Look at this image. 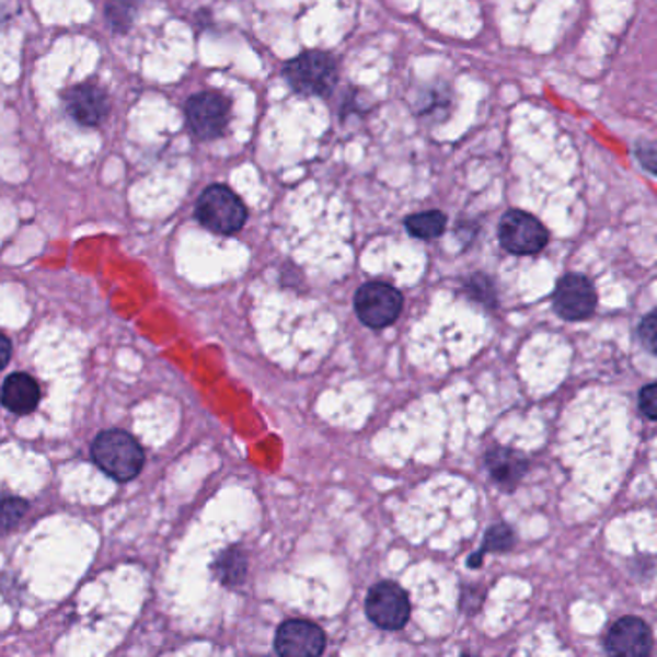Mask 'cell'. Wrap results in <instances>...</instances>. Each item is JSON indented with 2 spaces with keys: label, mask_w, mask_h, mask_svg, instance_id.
Here are the masks:
<instances>
[{
  "label": "cell",
  "mask_w": 657,
  "mask_h": 657,
  "mask_svg": "<svg viewBox=\"0 0 657 657\" xmlns=\"http://www.w3.org/2000/svg\"><path fill=\"white\" fill-rule=\"evenodd\" d=\"M91 456L96 466L118 482H128L141 473L145 465V451L139 441L122 430H105L99 434Z\"/></svg>",
  "instance_id": "1"
},
{
  "label": "cell",
  "mask_w": 657,
  "mask_h": 657,
  "mask_svg": "<svg viewBox=\"0 0 657 657\" xmlns=\"http://www.w3.org/2000/svg\"><path fill=\"white\" fill-rule=\"evenodd\" d=\"M284 78L299 95L328 96L337 83L336 58L322 50H306L286 62Z\"/></svg>",
  "instance_id": "2"
},
{
  "label": "cell",
  "mask_w": 657,
  "mask_h": 657,
  "mask_svg": "<svg viewBox=\"0 0 657 657\" xmlns=\"http://www.w3.org/2000/svg\"><path fill=\"white\" fill-rule=\"evenodd\" d=\"M195 215L207 230L222 235L240 232L247 222V209L243 200L230 187L220 184L210 185L200 193Z\"/></svg>",
  "instance_id": "3"
},
{
  "label": "cell",
  "mask_w": 657,
  "mask_h": 657,
  "mask_svg": "<svg viewBox=\"0 0 657 657\" xmlns=\"http://www.w3.org/2000/svg\"><path fill=\"white\" fill-rule=\"evenodd\" d=\"M497 238L502 247L511 255H537L550 241L545 226L525 210H507L499 226Z\"/></svg>",
  "instance_id": "4"
},
{
  "label": "cell",
  "mask_w": 657,
  "mask_h": 657,
  "mask_svg": "<svg viewBox=\"0 0 657 657\" xmlns=\"http://www.w3.org/2000/svg\"><path fill=\"white\" fill-rule=\"evenodd\" d=\"M403 309L400 291L384 281H369L355 296V311L369 328H385L395 322Z\"/></svg>",
  "instance_id": "5"
},
{
  "label": "cell",
  "mask_w": 657,
  "mask_h": 657,
  "mask_svg": "<svg viewBox=\"0 0 657 657\" xmlns=\"http://www.w3.org/2000/svg\"><path fill=\"white\" fill-rule=\"evenodd\" d=\"M185 120L197 139H217L230 124V101L210 91L197 93L185 103Z\"/></svg>",
  "instance_id": "6"
},
{
  "label": "cell",
  "mask_w": 657,
  "mask_h": 657,
  "mask_svg": "<svg viewBox=\"0 0 657 657\" xmlns=\"http://www.w3.org/2000/svg\"><path fill=\"white\" fill-rule=\"evenodd\" d=\"M370 621L384 631H400L411 618L410 596L395 583L384 580L372 586L365 601Z\"/></svg>",
  "instance_id": "7"
},
{
  "label": "cell",
  "mask_w": 657,
  "mask_h": 657,
  "mask_svg": "<svg viewBox=\"0 0 657 657\" xmlns=\"http://www.w3.org/2000/svg\"><path fill=\"white\" fill-rule=\"evenodd\" d=\"M598 307L592 281L583 274H567L557 281L553 293V309L565 321H585Z\"/></svg>",
  "instance_id": "8"
},
{
  "label": "cell",
  "mask_w": 657,
  "mask_h": 657,
  "mask_svg": "<svg viewBox=\"0 0 657 657\" xmlns=\"http://www.w3.org/2000/svg\"><path fill=\"white\" fill-rule=\"evenodd\" d=\"M274 646L284 657H316L326 648V634L311 621L291 619L278 629Z\"/></svg>",
  "instance_id": "9"
},
{
  "label": "cell",
  "mask_w": 657,
  "mask_h": 657,
  "mask_svg": "<svg viewBox=\"0 0 657 657\" xmlns=\"http://www.w3.org/2000/svg\"><path fill=\"white\" fill-rule=\"evenodd\" d=\"M66 113L85 128H95L106 120L111 103L105 91L95 83H80L65 93Z\"/></svg>",
  "instance_id": "10"
},
{
  "label": "cell",
  "mask_w": 657,
  "mask_h": 657,
  "mask_svg": "<svg viewBox=\"0 0 657 657\" xmlns=\"http://www.w3.org/2000/svg\"><path fill=\"white\" fill-rule=\"evenodd\" d=\"M606 648L613 656H648L649 649H652L649 626L638 618L619 619L608 633Z\"/></svg>",
  "instance_id": "11"
},
{
  "label": "cell",
  "mask_w": 657,
  "mask_h": 657,
  "mask_svg": "<svg viewBox=\"0 0 657 657\" xmlns=\"http://www.w3.org/2000/svg\"><path fill=\"white\" fill-rule=\"evenodd\" d=\"M41 390L37 380L25 372L10 374L0 390L2 405L16 415H30L32 411L37 410Z\"/></svg>",
  "instance_id": "12"
},
{
  "label": "cell",
  "mask_w": 657,
  "mask_h": 657,
  "mask_svg": "<svg viewBox=\"0 0 657 657\" xmlns=\"http://www.w3.org/2000/svg\"><path fill=\"white\" fill-rule=\"evenodd\" d=\"M486 466L492 481L502 488L514 489L529 471V461L515 449L494 448L486 453Z\"/></svg>",
  "instance_id": "13"
},
{
  "label": "cell",
  "mask_w": 657,
  "mask_h": 657,
  "mask_svg": "<svg viewBox=\"0 0 657 657\" xmlns=\"http://www.w3.org/2000/svg\"><path fill=\"white\" fill-rule=\"evenodd\" d=\"M446 226H448V217L440 210L417 212L405 220L407 232L417 240H436L443 233Z\"/></svg>",
  "instance_id": "14"
},
{
  "label": "cell",
  "mask_w": 657,
  "mask_h": 657,
  "mask_svg": "<svg viewBox=\"0 0 657 657\" xmlns=\"http://www.w3.org/2000/svg\"><path fill=\"white\" fill-rule=\"evenodd\" d=\"M106 22L114 33H128L137 14V0H108Z\"/></svg>",
  "instance_id": "15"
},
{
  "label": "cell",
  "mask_w": 657,
  "mask_h": 657,
  "mask_svg": "<svg viewBox=\"0 0 657 657\" xmlns=\"http://www.w3.org/2000/svg\"><path fill=\"white\" fill-rule=\"evenodd\" d=\"M218 577L224 585H240L247 573V562L240 548H232L217 562Z\"/></svg>",
  "instance_id": "16"
},
{
  "label": "cell",
  "mask_w": 657,
  "mask_h": 657,
  "mask_svg": "<svg viewBox=\"0 0 657 657\" xmlns=\"http://www.w3.org/2000/svg\"><path fill=\"white\" fill-rule=\"evenodd\" d=\"M25 514H27V504L22 497H0V534L16 529L18 522L24 519Z\"/></svg>",
  "instance_id": "17"
},
{
  "label": "cell",
  "mask_w": 657,
  "mask_h": 657,
  "mask_svg": "<svg viewBox=\"0 0 657 657\" xmlns=\"http://www.w3.org/2000/svg\"><path fill=\"white\" fill-rule=\"evenodd\" d=\"M515 544L514 530L507 525H494L486 532L484 542H482V555L488 552H507Z\"/></svg>",
  "instance_id": "18"
},
{
  "label": "cell",
  "mask_w": 657,
  "mask_h": 657,
  "mask_svg": "<svg viewBox=\"0 0 657 657\" xmlns=\"http://www.w3.org/2000/svg\"><path fill=\"white\" fill-rule=\"evenodd\" d=\"M638 407H641L642 415L648 418V420H656L657 418V385L648 384L646 388H642L638 393Z\"/></svg>",
  "instance_id": "19"
},
{
  "label": "cell",
  "mask_w": 657,
  "mask_h": 657,
  "mask_svg": "<svg viewBox=\"0 0 657 657\" xmlns=\"http://www.w3.org/2000/svg\"><path fill=\"white\" fill-rule=\"evenodd\" d=\"M638 337H641L642 344L646 345V349H648L649 353H656V313H649L648 316H644V319H642L641 326H638Z\"/></svg>",
  "instance_id": "20"
},
{
  "label": "cell",
  "mask_w": 657,
  "mask_h": 657,
  "mask_svg": "<svg viewBox=\"0 0 657 657\" xmlns=\"http://www.w3.org/2000/svg\"><path fill=\"white\" fill-rule=\"evenodd\" d=\"M636 157H638V161H641L642 166L648 170L649 174H656V147L654 143H648V141H642L636 147Z\"/></svg>",
  "instance_id": "21"
},
{
  "label": "cell",
  "mask_w": 657,
  "mask_h": 657,
  "mask_svg": "<svg viewBox=\"0 0 657 657\" xmlns=\"http://www.w3.org/2000/svg\"><path fill=\"white\" fill-rule=\"evenodd\" d=\"M10 357H12V344L9 337L0 334V370L9 365Z\"/></svg>",
  "instance_id": "22"
}]
</instances>
